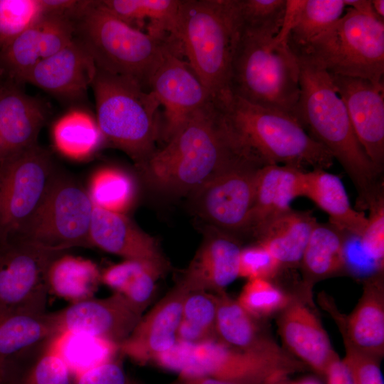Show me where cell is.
Here are the masks:
<instances>
[{
	"instance_id": "cell-1",
	"label": "cell",
	"mask_w": 384,
	"mask_h": 384,
	"mask_svg": "<svg viewBox=\"0 0 384 384\" xmlns=\"http://www.w3.org/2000/svg\"><path fill=\"white\" fill-rule=\"evenodd\" d=\"M139 168L153 186L172 193H191L214 176L239 167H263L247 156L210 100Z\"/></svg>"
},
{
	"instance_id": "cell-2",
	"label": "cell",
	"mask_w": 384,
	"mask_h": 384,
	"mask_svg": "<svg viewBox=\"0 0 384 384\" xmlns=\"http://www.w3.org/2000/svg\"><path fill=\"white\" fill-rule=\"evenodd\" d=\"M296 58L300 86L296 119L348 175L358 193L356 209H367L370 202L383 193V171L373 164L358 140L329 73L314 63Z\"/></svg>"
},
{
	"instance_id": "cell-3",
	"label": "cell",
	"mask_w": 384,
	"mask_h": 384,
	"mask_svg": "<svg viewBox=\"0 0 384 384\" xmlns=\"http://www.w3.org/2000/svg\"><path fill=\"white\" fill-rule=\"evenodd\" d=\"M215 103L238 145L263 166L283 164L303 170L332 166L331 153L292 116L232 94Z\"/></svg>"
},
{
	"instance_id": "cell-4",
	"label": "cell",
	"mask_w": 384,
	"mask_h": 384,
	"mask_svg": "<svg viewBox=\"0 0 384 384\" xmlns=\"http://www.w3.org/2000/svg\"><path fill=\"white\" fill-rule=\"evenodd\" d=\"M277 34L241 24L229 90L248 102L296 119L300 95L299 65L287 43H272Z\"/></svg>"
},
{
	"instance_id": "cell-5",
	"label": "cell",
	"mask_w": 384,
	"mask_h": 384,
	"mask_svg": "<svg viewBox=\"0 0 384 384\" xmlns=\"http://www.w3.org/2000/svg\"><path fill=\"white\" fill-rule=\"evenodd\" d=\"M240 28L237 0H181L176 41L215 102L231 94L230 68Z\"/></svg>"
},
{
	"instance_id": "cell-6",
	"label": "cell",
	"mask_w": 384,
	"mask_h": 384,
	"mask_svg": "<svg viewBox=\"0 0 384 384\" xmlns=\"http://www.w3.org/2000/svg\"><path fill=\"white\" fill-rule=\"evenodd\" d=\"M91 87L104 140L124 151L140 167L155 152L161 137V105L156 96L135 79L100 69Z\"/></svg>"
},
{
	"instance_id": "cell-7",
	"label": "cell",
	"mask_w": 384,
	"mask_h": 384,
	"mask_svg": "<svg viewBox=\"0 0 384 384\" xmlns=\"http://www.w3.org/2000/svg\"><path fill=\"white\" fill-rule=\"evenodd\" d=\"M74 38L92 57L97 69L132 78L146 89L165 50L172 42L137 28L90 1L73 21Z\"/></svg>"
},
{
	"instance_id": "cell-8",
	"label": "cell",
	"mask_w": 384,
	"mask_h": 384,
	"mask_svg": "<svg viewBox=\"0 0 384 384\" xmlns=\"http://www.w3.org/2000/svg\"><path fill=\"white\" fill-rule=\"evenodd\" d=\"M156 363L182 376H211L235 384H269L302 370L304 364L274 341L240 350L218 340L192 344L177 341Z\"/></svg>"
},
{
	"instance_id": "cell-9",
	"label": "cell",
	"mask_w": 384,
	"mask_h": 384,
	"mask_svg": "<svg viewBox=\"0 0 384 384\" xmlns=\"http://www.w3.org/2000/svg\"><path fill=\"white\" fill-rule=\"evenodd\" d=\"M292 52L329 73L383 83L384 21L348 8L321 33Z\"/></svg>"
},
{
	"instance_id": "cell-10",
	"label": "cell",
	"mask_w": 384,
	"mask_h": 384,
	"mask_svg": "<svg viewBox=\"0 0 384 384\" xmlns=\"http://www.w3.org/2000/svg\"><path fill=\"white\" fill-rule=\"evenodd\" d=\"M57 174L38 144L0 164V250L24 241Z\"/></svg>"
},
{
	"instance_id": "cell-11",
	"label": "cell",
	"mask_w": 384,
	"mask_h": 384,
	"mask_svg": "<svg viewBox=\"0 0 384 384\" xmlns=\"http://www.w3.org/2000/svg\"><path fill=\"white\" fill-rule=\"evenodd\" d=\"M93 210L88 191L58 174L24 241L60 252L75 247H91Z\"/></svg>"
},
{
	"instance_id": "cell-12",
	"label": "cell",
	"mask_w": 384,
	"mask_h": 384,
	"mask_svg": "<svg viewBox=\"0 0 384 384\" xmlns=\"http://www.w3.org/2000/svg\"><path fill=\"white\" fill-rule=\"evenodd\" d=\"M62 254L28 241L0 250V309L46 313L48 268Z\"/></svg>"
},
{
	"instance_id": "cell-13",
	"label": "cell",
	"mask_w": 384,
	"mask_h": 384,
	"mask_svg": "<svg viewBox=\"0 0 384 384\" xmlns=\"http://www.w3.org/2000/svg\"><path fill=\"white\" fill-rule=\"evenodd\" d=\"M178 45L171 42L149 82L163 107L161 137L166 142L198 109L213 100Z\"/></svg>"
},
{
	"instance_id": "cell-14",
	"label": "cell",
	"mask_w": 384,
	"mask_h": 384,
	"mask_svg": "<svg viewBox=\"0 0 384 384\" xmlns=\"http://www.w3.org/2000/svg\"><path fill=\"white\" fill-rule=\"evenodd\" d=\"M260 169H233L214 176L195 189L191 193L198 215L219 230L229 233H245Z\"/></svg>"
},
{
	"instance_id": "cell-15",
	"label": "cell",
	"mask_w": 384,
	"mask_h": 384,
	"mask_svg": "<svg viewBox=\"0 0 384 384\" xmlns=\"http://www.w3.org/2000/svg\"><path fill=\"white\" fill-rule=\"evenodd\" d=\"M144 311L114 292L102 299L90 298L58 311L48 313L54 335L78 333L119 345L130 334Z\"/></svg>"
},
{
	"instance_id": "cell-16",
	"label": "cell",
	"mask_w": 384,
	"mask_h": 384,
	"mask_svg": "<svg viewBox=\"0 0 384 384\" xmlns=\"http://www.w3.org/2000/svg\"><path fill=\"white\" fill-rule=\"evenodd\" d=\"M343 101L358 140L373 164H384V84L329 73Z\"/></svg>"
},
{
	"instance_id": "cell-17",
	"label": "cell",
	"mask_w": 384,
	"mask_h": 384,
	"mask_svg": "<svg viewBox=\"0 0 384 384\" xmlns=\"http://www.w3.org/2000/svg\"><path fill=\"white\" fill-rule=\"evenodd\" d=\"M75 26L71 20L42 14L0 51V70L18 84L35 65L70 43Z\"/></svg>"
},
{
	"instance_id": "cell-18",
	"label": "cell",
	"mask_w": 384,
	"mask_h": 384,
	"mask_svg": "<svg viewBox=\"0 0 384 384\" xmlns=\"http://www.w3.org/2000/svg\"><path fill=\"white\" fill-rule=\"evenodd\" d=\"M189 290L178 282L147 313L119 345V352L140 364L154 360L177 343V329Z\"/></svg>"
},
{
	"instance_id": "cell-19",
	"label": "cell",
	"mask_w": 384,
	"mask_h": 384,
	"mask_svg": "<svg viewBox=\"0 0 384 384\" xmlns=\"http://www.w3.org/2000/svg\"><path fill=\"white\" fill-rule=\"evenodd\" d=\"M9 79L0 82V164L37 144L49 116L48 105Z\"/></svg>"
},
{
	"instance_id": "cell-20",
	"label": "cell",
	"mask_w": 384,
	"mask_h": 384,
	"mask_svg": "<svg viewBox=\"0 0 384 384\" xmlns=\"http://www.w3.org/2000/svg\"><path fill=\"white\" fill-rule=\"evenodd\" d=\"M97 70L91 55L73 38L66 46L30 70L21 83L34 85L63 99L78 100L92 86Z\"/></svg>"
},
{
	"instance_id": "cell-21",
	"label": "cell",
	"mask_w": 384,
	"mask_h": 384,
	"mask_svg": "<svg viewBox=\"0 0 384 384\" xmlns=\"http://www.w3.org/2000/svg\"><path fill=\"white\" fill-rule=\"evenodd\" d=\"M241 249L239 241L231 233L212 227L179 282L189 292L224 291L238 277Z\"/></svg>"
},
{
	"instance_id": "cell-22",
	"label": "cell",
	"mask_w": 384,
	"mask_h": 384,
	"mask_svg": "<svg viewBox=\"0 0 384 384\" xmlns=\"http://www.w3.org/2000/svg\"><path fill=\"white\" fill-rule=\"evenodd\" d=\"M278 326L282 341L294 358L324 375L338 356L314 313L302 302L292 299L282 310Z\"/></svg>"
},
{
	"instance_id": "cell-23",
	"label": "cell",
	"mask_w": 384,
	"mask_h": 384,
	"mask_svg": "<svg viewBox=\"0 0 384 384\" xmlns=\"http://www.w3.org/2000/svg\"><path fill=\"white\" fill-rule=\"evenodd\" d=\"M92 247L124 260L151 262L166 268L156 241L142 231L124 213L94 206L90 229Z\"/></svg>"
},
{
	"instance_id": "cell-24",
	"label": "cell",
	"mask_w": 384,
	"mask_h": 384,
	"mask_svg": "<svg viewBox=\"0 0 384 384\" xmlns=\"http://www.w3.org/2000/svg\"><path fill=\"white\" fill-rule=\"evenodd\" d=\"M306 170L289 165L268 164L257 171L253 206L245 233L253 236L267 222L292 209L304 196Z\"/></svg>"
},
{
	"instance_id": "cell-25",
	"label": "cell",
	"mask_w": 384,
	"mask_h": 384,
	"mask_svg": "<svg viewBox=\"0 0 384 384\" xmlns=\"http://www.w3.org/2000/svg\"><path fill=\"white\" fill-rule=\"evenodd\" d=\"M53 335L48 313L0 309V384L20 359L41 350Z\"/></svg>"
},
{
	"instance_id": "cell-26",
	"label": "cell",
	"mask_w": 384,
	"mask_h": 384,
	"mask_svg": "<svg viewBox=\"0 0 384 384\" xmlns=\"http://www.w3.org/2000/svg\"><path fill=\"white\" fill-rule=\"evenodd\" d=\"M343 338L359 351L380 358L384 353V288L381 273L365 282L358 304L344 321Z\"/></svg>"
},
{
	"instance_id": "cell-27",
	"label": "cell",
	"mask_w": 384,
	"mask_h": 384,
	"mask_svg": "<svg viewBox=\"0 0 384 384\" xmlns=\"http://www.w3.org/2000/svg\"><path fill=\"white\" fill-rule=\"evenodd\" d=\"M329 216V223L345 233L361 236L367 217L353 208L341 178L324 169L306 171L304 196Z\"/></svg>"
},
{
	"instance_id": "cell-28",
	"label": "cell",
	"mask_w": 384,
	"mask_h": 384,
	"mask_svg": "<svg viewBox=\"0 0 384 384\" xmlns=\"http://www.w3.org/2000/svg\"><path fill=\"white\" fill-rule=\"evenodd\" d=\"M318 222L309 211L289 210L264 225L255 234L281 267L300 264L309 236Z\"/></svg>"
},
{
	"instance_id": "cell-29",
	"label": "cell",
	"mask_w": 384,
	"mask_h": 384,
	"mask_svg": "<svg viewBox=\"0 0 384 384\" xmlns=\"http://www.w3.org/2000/svg\"><path fill=\"white\" fill-rule=\"evenodd\" d=\"M100 2L129 25L136 28V24L148 20L147 33L160 39L176 41L181 0H103Z\"/></svg>"
},
{
	"instance_id": "cell-30",
	"label": "cell",
	"mask_w": 384,
	"mask_h": 384,
	"mask_svg": "<svg viewBox=\"0 0 384 384\" xmlns=\"http://www.w3.org/2000/svg\"><path fill=\"white\" fill-rule=\"evenodd\" d=\"M47 282L49 292L75 303L93 297L101 272L91 260L62 254L51 262Z\"/></svg>"
},
{
	"instance_id": "cell-31",
	"label": "cell",
	"mask_w": 384,
	"mask_h": 384,
	"mask_svg": "<svg viewBox=\"0 0 384 384\" xmlns=\"http://www.w3.org/2000/svg\"><path fill=\"white\" fill-rule=\"evenodd\" d=\"M344 240L345 233L331 224H316L300 262L306 285L343 268Z\"/></svg>"
},
{
	"instance_id": "cell-32",
	"label": "cell",
	"mask_w": 384,
	"mask_h": 384,
	"mask_svg": "<svg viewBox=\"0 0 384 384\" xmlns=\"http://www.w3.org/2000/svg\"><path fill=\"white\" fill-rule=\"evenodd\" d=\"M166 268L151 262L124 260L101 273V282L144 311L151 302L155 283Z\"/></svg>"
},
{
	"instance_id": "cell-33",
	"label": "cell",
	"mask_w": 384,
	"mask_h": 384,
	"mask_svg": "<svg viewBox=\"0 0 384 384\" xmlns=\"http://www.w3.org/2000/svg\"><path fill=\"white\" fill-rule=\"evenodd\" d=\"M215 294L217 340L240 350L259 348L273 342L261 334L255 319L245 311L237 300L230 298L224 291Z\"/></svg>"
},
{
	"instance_id": "cell-34",
	"label": "cell",
	"mask_w": 384,
	"mask_h": 384,
	"mask_svg": "<svg viewBox=\"0 0 384 384\" xmlns=\"http://www.w3.org/2000/svg\"><path fill=\"white\" fill-rule=\"evenodd\" d=\"M47 346L62 358L73 375L114 358L119 352L114 343L72 332L54 335Z\"/></svg>"
},
{
	"instance_id": "cell-35",
	"label": "cell",
	"mask_w": 384,
	"mask_h": 384,
	"mask_svg": "<svg viewBox=\"0 0 384 384\" xmlns=\"http://www.w3.org/2000/svg\"><path fill=\"white\" fill-rule=\"evenodd\" d=\"M53 137L60 153L75 159L91 155L104 140L96 119L79 110L68 112L55 122Z\"/></svg>"
},
{
	"instance_id": "cell-36",
	"label": "cell",
	"mask_w": 384,
	"mask_h": 384,
	"mask_svg": "<svg viewBox=\"0 0 384 384\" xmlns=\"http://www.w3.org/2000/svg\"><path fill=\"white\" fill-rule=\"evenodd\" d=\"M346 7L343 0H304L287 38L289 49L293 51L306 45L338 20Z\"/></svg>"
},
{
	"instance_id": "cell-37",
	"label": "cell",
	"mask_w": 384,
	"mask_h": 384,
	"mask_svg": "<svg viewBox=\"0 0 384 384\" xmlns=\"http://www.w3.org/2000/svg\"><path fill=\"white\" fill-rule=\"evenodd\" d=\"M88 193L94 206L124 213L133 203L135 186L125 172L112 168L99 170L92 177Z\"/></svg>"
},
{
	"instance_id": "cell-38",
	"label": "cell",
	"mask_w": 384,
	"mask_h": 384,
	"mask_svg": "<svg viewBox=\"0 0 384 384\" xmlns=\"http://www.w3.org/2000/svg\"><path fill=\"white\" fill-rule=\"evenodd\" d=\"M292 300L270 280L254 279L248 280L244 285L237 302L256 319L282 311Z\"/></svg>"
},
{
	"instance_id": "cell-39",
	"label": "cell",
	"mask_w": 384,
	"mask_h": 384,
	"mask_svg": "<svg viewBox=\"0 0 384 384\" xmlns=\"http://www.w3.org/2000/svg\"><path fill=\"white\" fill-rule=\"evenodd\" d=\"M73 378L65 362L46 343L26 369L15 374L9 384H73Z\"/></svg>"
},
{
	"instance_id": "cell-40",
	"label": "cell",
	"mask_w": 384,
	"mask_h": 384,
	"mask_svg": "<svg viewBox=\"0 0 384 384\" xmlns=\"http://www.w3.org/2000/svg\"><path fill=\"white\" fill-rule=\"evenodd\" d=\"M217 295L205 291L190 292L186 297L181 321L207 341L217 340Z\"/></svg>"
},
{
	"instance_id": "cell-41",
	"label": "cell",
	"mask_w": 384,
	"mask_h": 384,
	"mask_svg": "<svg viewBox=\"0 0 384 384\" xmlns=\"http://www.w3.org/2000/svg\"><path fill=\"white\" fill-rule=\"evenodd\" d=\"M41 14L40 0H0V51Z\"/></svg>"
},
{
	"instance_id": "cell-42",
	"label": "cell",
	"mask_w": 384,
	"mask_h": 384,
	"mask_svg": "<svg viewBox=\"0 0 384 384\" xmlns=\"http://www.w3.org/2000/svg\"><path fill=\"white\" fill-rule=\"evenodd\" d=\"M241 24L278 33L282 26L286 0H237Z\"/></svg>"
},
{
	"instance_id": "cell-43",
	"label": "cell",
	"mask_w": 384,
	"mask_h": 384,
	"mask_svg": "<svg viewBox=\"0 0 384 384\" xmlns=\"http://www.w3.org/2000/svg\"><path fill=\"white\" fill-rule=\"evenodd\" d=\"M281 268L279 262L260 243L241 249L238 277L247 278V280H270L279 273Z\"/></svg>"
},
{
	"instance_id": "cell-44",
	"label": "cell",
	"mask_w": 384,
	"mask_h": 384,
	"mask_svg": "<svg viewBox=\"0 0 384 384\" xmlns=\"http://www.w3.org/2000/svg\"><path fill=\"white\" fill-rule=\"evenodd\" d=\"M369 216L360 236L361 245L367 254L383 267L384 262V196L374 198L368 208Z\"/></svg>"
},
{
	"instance_id": "cell-45",
	"label": "cell",
	"mask_w": 384,
	"mask_h": 384,
	"mask_svg": "<svg viewBox=\"0 0 384 384\" xmlns=\"http://www.w3.org/2000/svg\"><path fill=\"white\" fill-rule=\"evenodd\" d=\"M346 355L342 360L354 384H384L379 359L362 353L343 338Z\"/></svg>"
},
{
	"instance_id": "cell-46",
	"label": "cell",
	"mask_w": 384,
	"mask_h": 384,
	"mask_svg": "<svg viewBox=\"0 0 384 384\" xmlns=\"http://www.w3.org/2000/svg\"><path fill=\"white\" fill-rule=\"evenodd\" d=\"M343 263V267L358 275L378 274L383 269L365 251L360 236L348 233H345Z\"/></svg>"
},
{
	"instance_id": "cell-47",
	"label": "cell",
	"mask_w": 384,
	"mask_h": 384,
	"mask_svg": "<svg viewBox=\"0 0 384 384\" xmlns=\"http://www.w3.org/2000/svg\"><path fill=\"white\" fill-rule=\"evenodd\" d=\"M119 361L114 358L73 375V384H128Z\"/></svg>"
},
{
	"instance_id": "cell-48",
	"label": "cell",
	"mask_w": 384,
	"mask_h": 384,
	"mask_svg": "<svg viewBox=\"0 0 384 384\" xmlns=\"http://www.w3.org/2000/svg\"><path fill=\"white\" fill-rule=\"evenodd\" d=\"M87 0H40L42 14L68 18L74 21L88 5Z\"/></svg>"
},
{
	"instance_id": "cell-49",
	"label": "cell",
	"mask_w": 384,
	"mask_h": 384,
	"mask_svg": "<svg viewBox=\"0 0 384 384\" xmlns=\"http://www.w3.org/2000/svg\"><path fill=\"white\" fill-rule=\"evenodd\" d=\"M324 376L327 384H354L346 366L338 356L330 363Z\"/></svg>"
},
{
	"instance_id": "cell-50",
	"label": "cell",
	"mask_w": 384,
	"mask_h": 384,
	"mask_svg": "<svg viewBox=\"0 0 384 384\" xmlns=\"http://www.w3.org/2000/svg\"><path fill=\"white\" fill-rule=\"evenodd\" d=\"M343 1L346 6H348L349 8H351L360 13L378 16L373 11L371 1L343 0Z\"/></svg>"
},
{
	"instance_id": "cell-51",
	"label": "cell",
	"mask_w": 384,
	"mask_h": 384,
	"mask_svg": "<svg viewBox=\"0 0 384 384\" xmlns=\"http://www.w3.org/2000/svg\"><path fill=\"white\" fill-rule=\"evenodd\" d=\"M181 384H235L226 380L218 379L211 376H196L184 377L182 376Z\"/></svg>"
},
{
	"instance_id": "cell-52",
	"label": "cell",
	"mask_w": 384,
	"mask_h": 384,
	"mask_svg": "<svg viewBox=\"0 0 384 384\" xmlns=\"http://www.w3.org/2000/svg\"><path fill=\"white\" fill-rule=\"evenodd\" d=\"M372 6L375 14L381 19L384 18V1L383 0H373L371 1Z\"/></svg>"
},
{
	"instance_id": "cell-53",
	"label": "cell",
	"mask_w": 384,
	"mask_h": 384,
	"mask_svg": "<svg viewBox=\"0 0 384 384\" xmlns=\"http://www.w3.org/2000/svg\"><path fill=\"white\" fill-rule=\"evenodd\" d=\"M291 384H320L317 380L314 378H304L299 381L292 383Z\"/></svg>"
},
{
	"instance_id": "cell-54",
	"label": "cell",
	"mask_w": 384,
	"mask_h": 384,
	"mask_svg": "<svg viewBox=\"0 0 384 384\" xmlns=\"http://www.w3.org/2000/svg\"><path fill=\"white\" fill-rule=\"evenodd\" d=\"M269 384H288L287 382V378L277 380L276 381L272 382Z\"/></svg>"
},
{
	"instance_id": "cell-55",
	"label": "cell",
	"mask_w": 384,
	"mask_h": 384,
	"mask_svg": "<svg viewBox=\"0 0 384 384\" xmlns=\"http://www.w3.org/2000/svg\"><path fill=\"white\" fill-rule=\"evenodd\" d=\"M128 384H132L130 382Z\"/></svg>"
}]
</instances>
